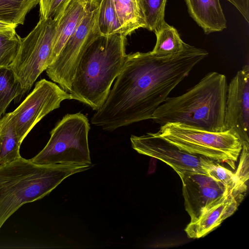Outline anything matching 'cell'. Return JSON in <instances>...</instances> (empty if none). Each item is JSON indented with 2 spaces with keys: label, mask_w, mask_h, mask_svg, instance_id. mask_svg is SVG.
I'll return each mask as SVG.
<instances>
[{
  "label": "cell",
  "mask_w": 249,
  "mask_h": 249,
  "mask_svg": "<svg viewBox=\"0 0 249 249\" xmlns=\"http://www.w3.org/2000/svg\"><path fill=\"white\" fill-rule=\"evenodd\" d=\"M182 181L185 209L191 220H197L210 207L230 191L220 182L204 173L178 174Z\"/></svg>",
  "instance_id": "8fae6325"
},
{
  "label": "cell",
  "mask_w": 249,
  "mask_h": 249,
  "mask_svg": "<svg viewBox=\"0 0 249 249\" xmlns=\"http://www.w3.org/2000/svg\"><path fill=\"white\" fill-rule=\"evenodd\" d=\"M98 26L101 36L123 35L112 0H99Z\"/></svg>",
  "instance_id": "7402d4cb"
},
{
  "label": "cell",
  "mask_w": 249,
  "mask_h": 249,
  "mask_svg": "<svg viewBox=\"0 0 249 249\" xmlns=\"http://www.w3.org/2000/svg\"><path fill=\"white\" fill-rule=\"evenodd\" d=\"M241 14L245 19L249 22V0H227Z\"/></svg>",
  "instance_id": "4316f807"
},
{
  "label": "cell",
  "mask_w": 249,
  "mask_h": 249,
  "mask_svg": "<svg viewBox=\"0 0 249 249\" xmlns=\"http://www.w3.org/2000/svg\"><path fill=\"white\" fill-rule=\"evenodd\" d=\"M218 163L203 156L201 158V166L207 175L234 193L243 194L246 192L247 185L241 183L234 173Z\"/></svg>",
  "instance_id": "d6986e66"
},
{
  "label": "cell",
  "mask_w": 249,
  "mask_h": 249,
  "mask_svg": "<svg viewBox=\"0 0 249 249\" xmlns=\"http://www.w3.org/2000/svg\"><path fill=\"white\" fill-rule=\"evenodd\" d=\"M159 135L180 149L219 163L226 162L234 169L242 148L238 135L231 129L212 132L180 123L160 126Z\"/></svg>",
  "instance_id": "8992f818"
},
{
  "label": "cell",
  "mask_w": 249,
  "mask_h": 249,
  "mask_svg": "<svg viewBox=\"0 0 249 249\" xmlns=\"http://www.w3.org/2000/svg\"><path fill=\"white\" fill-rule=\"evenodd\" d=\"M17 26L0 21V33L15 30Z\"/></svg>",
  "instance_id": "83f0119b"
},
{
  "label": "cell",
  "mask_w": 249,
  "mask_h": 249,
  "mask_svg": "<svg viewBox=\"0 0 249 249\" xmlns=\"http://www.w3.org/2000/svg\"><path fill=\"white\" fill-rule=\"evenodd\" d=\"M191 18L206 35L227 28V20L219 0H185Z\"/></svg>",
  "instance_id": "9a60e30c"
},
{
  "label": "cell",
  "mask_w": 249,
  "mask_h": 249,
  "mask_svg": "<svg viewBox=\"0 0 249 249\" xmlns=\"http://www.w3.org/2000/svg\"><path fill=\"white\" fill-rule=\"evenodd\" d=\"M146 23V28L154 32L164 21L165 8L167 0H141Z\"/></svg>",
  "instance_id": "cb8c5ba5"
},
{
  "label": "cell",
  "mask_w": 249,
  "mask_h": 249,
  "mask_svg": "<svg viewBox=\"0 0 249 249\" xmlns=\"http://www.w3.org/2000/svg\"><path fill=\"white\" fill-rule=\"evenodd\" d=\"M39 2V0H0V21L23 25L26 15Z\"/></svg>",
  "instance_id": "ffe728a7"
},
{
  "label": "cell",
  "mask_w": 249,
  "mask_h": 249,
  "mask_svg": "<svg viewBox=\"0 0 249 249\" xmlns=\"http://www.w3.org/2000/svg\"><path fill=\"white\" fill-rule=\"evenodd\" d=\"M24 94L10 68H0V119L12 100Z\"/></svg>",
  "instance_id": "44dd1931"
},
{
  "label": "cell",
  "mask_w": 249,
  "mask_h": 249,
  "mask_svg": "<svg viewBox=\"0 0 249 249\" xmlns=\"http://www.w3.org/2000/svg\"><path fill=\"white\" fill-rule=\"evenodd\" d=\"M71 95L55 83L41 79L13 111L10 112L16 130L22 142L33 128L45 116L60 107Z\"/></svg>",
  "instance_id": "9c48e42d"
},
{
  "label": "cell",
  "mask_w": 249,
  "mask_h": 249,
  "mask_svg": "<svg viewBox=\"0 0 249 249\" xmlns=\"http://www.w3.org/2000/svg\"><path fill=\"white\" fill-rule=\"evenodd\" d=\"M126 36L121 34L100 36L92 41L77 64L69 92L97 110L105 102L114 80L127 59Z\"/></svg>",
  "instance_id": "3957f363"
},
{
  "label": "cell",
  "mask_w": 249,
  "mask_h": 249,
  "mask_svg": "<svg viewBox=\"0 0 249 249\" xmlns=\"http://www.w3.org/2000/svg\"><path fill=\"white\" fill-rule=\"evenodd\" d=\"M21 143L10 113L5 114L0 119V165L21 157L19 150Z\"/></svg>",
  "instance_id": "e0dca14e"
},
{
  "label": "cell",
  "mask_w": 249,
  "mask_h": 249,
  "mask_svg": "<svg viewBox=\"0 0 249 249\" xmlns=\"http://www.w3.org/2000/svg\"><path fill=\"white\" fill-rule=\"evenodd\" d=\"M208 53L184 43L176 54L158 57L136 52L127 59L107 97L91 119L92 124L112 131L152 119L169 93Z\"/></svg>",
  "instance_id": "6da1fadb"
},
{
  "label": "cell",
  "mask_w": 249,
  "mask_h": 249,
  "mask_svg": "<svg viewBox=\"0 0 249 249\" xmlns=\"http://www.w3.org/2000/svg\"><path fill=\"white\" fill-rule=\"evenodd\" d=\"M227 89L225 75L209 72L185 93L167 97L155 111L152 119L160 126L180 123L209 131H225Z\"/></svg>",
  "instance_id": "7a4b0ae2"
},
{
  "label": "cell",
  "mask_w": 249,
  "mask_h": 249,
  "mask_svg": "<svg viewBox=\"0 0 249 249\" xmlns=\"http://www.w3.org/2000/svg\"><path fill=\"white\" fill-rule=\"evenodd\" d=\"M243 194L230 191L219 201L205 210L195 222L184 229L190 238L198 239L209 234L237 210L243 199Z\"/></svg>",
  "instance_id": "4fadbf2b"
},
{
  "label": "cell",
  "mask_w": 249,
  "mask_h": 249,
  "mask_svg": "<svg viewBox=\"0 0 249 249\" xmlns=\"http://www.w3.org/2000/svg\"><path fill=\"white\" fill-rule=\"evenodd\" d=\"M93 0H69L53 19L55 29L49 65L57 57L63 47L89 10ZM48 65V66H49Z\"/></svg>",
  "instance_id": "5bb4252c"
},
{
  "label": "cell",
  "mask_w": 249,
  "mask_h": 249,
  "mask_svg": "<svg viewBox=\"0 0 249 249\" xmlns=\"http://www.w3.org/2000/svg\"><path fill=\"white\" fill-rule=\"evenodd\" d=\"M99 0L91 6L55 60L45 70L47 76L67 92L78 61L89 44L101 36L98 26Z\"/></svg>",
  "instance_id": "ba28073f"
},
{
  "label": "cell",
  "mask_w": 249,
  "mask_h": 249,
  "mask_svg": "<svg viewBox=\"0 0 249 249\" xmlns=\"http://www.w3.org/2000/svg\"><path fill=\"white\" fill-rule=\"evenodd\" d=\"M249 142H243L242 148L240 154V160L236 172L234 173L239 181L246 184L249 179Z\"/></svg>",
  "instance_id": "484cf974"
},
{
  "label": "cell",
  "mask_w": 249,
  "mask_h": 249,
  "mask_svg": "<svg viewBox=\"0 0 249 249\" xmlns=\"http://www.w3.org/2000/svg\"><path fill=\"white\" fill-rule=\"evenodd\" d=\"M157 40L151 53L158 57H165L181 51L184 42L177 30L164 21L154 31Z\"/></svg>",
  "instance_id": "ac0fdd59"
},
{
  "label": "cell",
  "mask_w": 249,
  "mask_h": 249,
  "mask_svg": "<svg viewBox=\"0 0 249 249\" xmlns=\"http://www.w3.org/2000/svg\"><path fill=\"white\" fill-rule=\"evenodd\" d=\"M89 129V120L83 113L65 115L51 131L45 146L31 161L42 165L92 166Z\"/></svg>",
  "instance_id": "5b68a950"
},
{
  "label": "cell",
  "mask_w": 249,
  "mask_h": 249,
  "mask_svg": "<svg viewBox=\"0 0 249 249\" xmlns=\"http://www.w3.org/2000/svg\"><path fill=\"white\" fill-rule=\"evenodd\" d=\"M132 148L138 153L157 159L172 167L178 175L181 173L206 174L201 166L202 156L189 153L160 137L158 132L142 136L132 135Z\"/></svg>",
  "instance_id": "30bf717a"
},
{
  "label": "cell",
  "mask_w": 249,
  "mask_h": 249,
  "mask_svg": "<svg viewBox=\"0 0 249 249\" xmlns=\"http://www.w3.org/2000/svg\"><path fill=\"white\" fill-rule=\"evenodd\" d=\"M91 166L42 165L20 157L0 165V229L23 204L41 199L64 179Z\"/></svg>",
  "instance_id": "277c9868"
},
{
  "label": "cell",
  "mask_w": 249,
  "mask_h": 249,
  "mask_svg": "<svg viewBox=\"0 0 249 249\" xmlns=\"http://www.w3.org/2000/svg\"><path fill=\"white\" fill-rule=\"evenodd\" d=\"M69 0H39V18H53L61 12Z\"/></svg>",
  "instance_id": "d4e9b609"
},
{
  "label": "cell",
  "mask_w": 249,
  "mask_h": 249,
  "mask_svg": "<svg viewBox=\"0 0 249 249\" xmlns=\"http://www.w3.org/2000/svg\"><path fill=\"white\" fill-rule=\"evenodd\" d=\"M21 40L16 30L0 33V68H9L18 54Z\"/></svg>",
  "instance_id": "603a6c76"
},
{
  "label": "cell",
  "mask_w": 249,
  "mask_h": 249,
  "mask_svg": "<svg viewBox=\"0 0 249 249\" xmlns=\"http://www.w3.org/2000/svg\"><path fill=\"white\" fill-rule=\"evenodd\" d=\"M225 125L239 136L242 143L249 142V66L238 71L228 85Z\"/></svg>",
  "instance_id": "7c38bea8"
},
{
  "label": "cell",
  "mask_w": 249,
  "mask_h": 249,
  "mask_svg": "<svg viewBox=\"0 0 249 249\" xmlns=\"http://www.w3.org/2000/svg\"><path fill=\"white\" fill-rule=\"evenodd\" d=\"M112 1L124 35L126 36L137 29L146 28L141 0H112Z\"/></svg>",
  "instance_id": "2e32d148"
},
{
  "label": "cell",
  "mask_w": 249,
  "mask_h": 249,
  "mask_svg": "<svg viewBox=\"0 0 249 249\" xmlns=\"http://www.w3.org/2000/svg\"><path fill=\"white\" fill-rule=\"evenodd\" d=\"M55 29L53 18H39L34 29L22 38L18 54L9 68L24 93L30 90L49 65Z\"/></svg>",
  "instance_id": "52a82bcc"
}]
</instances>
